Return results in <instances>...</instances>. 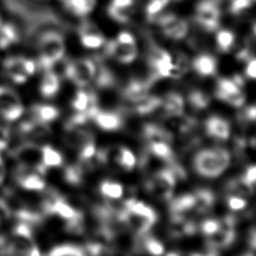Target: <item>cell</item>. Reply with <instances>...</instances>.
<instances>
[{
  "instance_id": "6da1fadb",
  "label": "cell",
  "mask_w": 256,
  "mask_h": 256,
  "mask_svg": "<svg viewBox=\"0 0 256 256\" xmlns=\"http://www.w3.org/2000/svg\"><path fill=\"white\" fill-rule=\"evenodd\" d=\"M38 65L43 69H52L65 54V43L60 32L49 30L43 32L37 39Z\"/></svg>"
},
{
  "instance_id": "7a4b0ae2",
  "label": "cell",
  "mask_w": 256,
  "mask_h": 256,
  "mask_svg": "<svg viewBox=\"0 0 256 256\" xmlns=\"http://www.w3.org/2000/svg\"><path fill=\"white\" fill-rule=\"evenodd\" d=\"M230 164V155L222 148L205 149L198 152L194 158V167L203 177L214 178L222 174Z\"/></svg>"
},
{
  "instance_id": "3957f363",
  "label": "cell",
  "mask_w": 256,
  "mask_h": 256,
  "mask_svg": "<svg viewBox=\"0 0 256 256\" xmlns=\"http://www.w3.org/2000/svg\"><path fill=\"white\" fill-rule=\"evenodd\" d=\"M4 254L37 256L40 255L39 248L34 241L31 225L20 221L13 227L6 241Z\"/></svg>"
},
{
  "instance_id": "277c9868",
  "label": "cell",
  "mask_w": 256,
  "mask_h": 256,
  "mask_svg": "<svg viewBox=\"0 0 256 256\" xmlns=\"http://www.w3.org/2000/svg\"><path fill=\"white\" fill-rule=\"evenodd\" d=\"M96 73V62L89 58H80L66 63L64 75L76 86L86 87L93 79Z\"/></svg>"
},
{
  "instance_id": "5b68a950",
  "label": "cell",
  "mask_w": 256,
  "mask_h": 256,
  "mask_svg": "<svg viewBox=\"0 0 256 256\" xmlns=\"http://www.w3.org/2000/svg\"><path fill=\"white\" fill-rule=\"evenodd\" d=\"M175 183L176 174L172 168H169L156 172L147 182L146 186L148 191L157 199L169 200L173 194Z\"/></svg>"
},
{
  "instance_id": "8992f818",
  "label": "cell",
  "mask_w": 256,
  "mask_h": 256,
  "mask_svg": "<svg viewBox=\"0 0 256 256\" xmlns=\"http://www.w3.org/2000/svg\"><path fill=\"white\" fill-rule=\"evenodd\" d=\"M13 154L19 163V166L36 170L42 175L46 173L42 165L41 145L26 141L25 143L18 146L14 150Z\"/></svg>"
},
{
  "instance_id": "52a82bcc",
  "label": "cell",
  "mask_w": 256,
  "mask_h": 256,
  "mask_svg": "<svg viewBox=\"0 0 256 256\" xmlns=\"http://www.w3.org/2000/svg\"><path fill=\"white\" fill-rule=\"evenodd\" d=\"M24 113L19 95L11 88L0 86V116L7 122L18 120Z\"/></svg>"
},
{
  "instance_id": "ba28073f",
  "label": "cell",
  "mask_w": 256,
  "mask_h": 256,
  "mask_svg": "<svg viewBox=\"0 0 256 256\" xmlns=\"http://www.w3.org/2000/svg\"><path fill=\"white\" fill-rule=\"evenodd\" d=\"M197 23L206 31H215L219 26L220 9L214 0H203L196 8Z\"/></svg>"
},
{
  "instance_id": "9c48e42d",
  "label": "cell",
  "mask_w": 256,
  "mask_h": 256,
  "mask_svg": "<svg viewBox=\"0 0 256 256\" xmlns=\"http://www.w3.org/2000/svg\"><path fill=\"white\" fill-rule=\"evenodd\" d=\"M162 32L169 38L179 40L186 36L188 32V24L185 20L174 14H164L155 17Z\"/></svg>"
},
{
  "instance_id": "30bf717a",
  "label": "cell",
  "mask_w": 256,
  "mask_h": 256,
  "mask_svg": "<svg viewBox=\"0 0 256 256\" xmlns=\"http://www.w3.org/2000/svg\"><path fill=\"white\" fill-rule=\"evenodd\" d=\"M15 176L17 184L26 191L43 192L46 189V182L43 175L36 170L19 166Z\"/></svg>"
},
{
  "instance_id": "8fae6325",
  "label": "cell",
  "mask_w": 256,
  "mask_h": 256,
  "mask_svg": "<svg viewBox=\"0 0 256 256\" xmlns=\"http://www.w3.org/2000/svg\"><path fill=\"white\" fill-rule=\"evenodd\" d=\"M149 65L155 78L170 77L173 67V60L171 55L161 48H154L149 55Z\"/></svg>"
},
{
  "instance_id": "7c38bea8",
  "label": "cell",
  "mask_w": 256,
  "mask_h": 256,
  "mask_svg": "<svg viewBox=\"0 0 256 256\" xmlns=\"http://www.w3.org/2000/svg\"><path fill=\"white\" fill-rule=\"evenodd\" d=\"M105 53L120 63L128 64L137 57L136 43L126 44L116 39L110 40L105 45Z\"/></svg>"
},
{
  "instance_id": "4fadbf2b",
  "label": "cell",
  "mask_w": 256,
  "mask_h": 256,
  "mask_svg": "<svg viewBox=\"0 0 256 256\" xmlns=\"http://www.w3.org/2000/svg\"><path fill=\"white\" fill-rule=\"evenodd\" d=\"M81 44L88 49H96L104 44V36L101 31L91 22H84L79 28Z\"/></svg>"
},
{
  "instance_id": "5bb4252c",
  "label": "cell",
  "mask_w": 256,
  "mask_h": 256,
  "mask_svg": "<svg viewBox=\"0 0 256 256\" xmlns=\"http://www.w3.org/2000/svg\"><path fill=\"white\" fill-rule=\"evenodd\" d=\"M4 71L16 84L25 83L29 77L25 70V57L21 56L7 58L4 62Z\"/></svg>"
},
{
  "instance_id": "9a60e30c",
  "label": "cell",
  "mask_w": 256,
  "mask_h": 256,
  "mask_svg": "<svg viewBox=\"0 0 256 256\" xmlns=\"http://www.w3.org/2000/svg\"><path fill=\"white\" fill-rule=\"evenodd\" d=\"M155 222H156L155 218L146 217L128 210L124 220V224H126L133 232L139 235H143L147 233L150 230V228L154 225Z\"/></svg>"
},
{
  "instance_id": "2e32d148",
  "label": "cell",
  "mask_w": 256,
  "mask_h": 256,
  "mask_svg": "<svg viewBox=\"0 0 256 256\" xmlns=\"http://www.w3.org/2000/svg\"><path fill=\"white\" fill-rule=\"evenodd\" d=\"M60 89V78L52 69L44 70L39 84V92L44 98L54 97Z\"/></svg>"
},
{
  "instance_id": "e0dca14e",
  "label": "cell",
  "mask_w": 256,
  "mask_h": 256,
  "mask_svg": "<svg viewBox=\"0 0 256 256\" xmlns=\"http://www.w3.org/2000/svg\"><path fill=\"white\" fill-rule=\"evenodd\" d=\"M92 119L100 129L106 131H114L122 126V118L118 113L115 112L101 111L98 109L93 115Z\"/></svg>"
},
{
  "instance_id": "ac0fdd59",
  "label": "cell",
  "mask_w": 256,
  "mask_h": 256,
  "mask_svg": "<svg viewBox=\"0 0 256 256\" xmlns=\"http://www.w3.org/2000/svg\"><path fill=\"white\" fill-rule=\"evenodd\" d=\"M60 115L59 109L50 104H34L30 110V116L37 122L48 124L55 121Z\"/></svg>"
},
{
  "instance_id": "d6986e66",
  "label": "cell",
  "mask_w": 256,
  "mask_h": 256,
  "mask_svg": "<svg viewBox=\"0 0 256 256\" xmlns=\"http://www.w3.org/2000/svg\"><path fill=\"white\" fill-rule=\"evenodd\" d=\"M206 133L214 138L225 140L230 135V125L229 123L218 116H212L207 119L205 123Z\"/></svg>"
},
{
  "instance_id": "ffe728a7",
  "label": "cell",
  "mask_w": 256,
  "mask_h": 256,
  "mask_svg": "<svg viewBox=\"0 0 256 256\" xmlns=\"http://www.w3.org/2000/svg\"><path fill=\"white\" fill-rule=\"evenodd\" d=\"M170 232L175 237L192 235L196 232V225L185 215L172 214L170 222Z\"/></svg>"
},
{
  "instance_id": "44dd1931",
  "label": "cell",
  "mask_w": 256,
  "mask_h": 256,
  "mask_svg": "<svg viewBox=\"0 0 256 256\" xmlns=\"http://www.w3.org/2000/svg\"><path fill=\"white\" fill-rule=\"evenodd\" d=\"M150 87V81L142 80H132L123 90V96L128 101L134 103L141 98L148 95V90Z\"/></svg>"
},
{
  "instance_id": "7402d4cb",
  "label": "cell",
  "mask_w": 256,
  "mask_h": 256,
  "mask_svg": "<svg viewBox=\"0 0 256 256\" xmlns=\"http://www.w3.org/2000/svg\"><path fill=\"white\" fill-rule=\"evenodd\" d=\"M42 165L45 171L50 168H59L64 164L63 155L49 144L41 145Z\"/></svg>"
},
{
  "instance_id": "603a6c76",
  "label": "cell",
  "mask_w": 256,
  "mask_h": 256,
  "mask_svg": "<svg viewBox=\"0 0 256 256\" xmlns=\"http://www.w3.org/2000/svg\"><path fill=\"white\" fill-rule=\"evenodd\" d=\"M194 70L202 76H210L216 72V59L209 54H201L193 60Z\"/></svg>"
},
{
  "instance_id": "cb8c5ba5",
  "label": "cell",
  "mask_w": 256,
  "mask_h": 256,
  "mask_svg": "<svg viewBox=\"0 0 256 256\" xmlns=\"http://www.w3.org/2000/svg\"><path fill=\"white\" fill-rule=\"evenodd\" d=\"M164 111L170 116H180L184 110V100L182 96L176 92H171L166 95L161 101Z\"/></svg>"
},
{
  "instance_id": "d4e9b609",
  "label": "cell",
  "mask_w": 256,
  "mask_h": 256,
  "mask_svg": "<svg viewBox=\"0 0 256 256\" xmlns=\"http://www.w3.org/2000/svg\"><path fill=\"white\" fill-rule=\"evenodd\" d=\"M143 134L149 144L156 142L170 143L172 140V135L166 129L155 124H146L143 130Z\"/></svg>"
},
{
  "instance_id": "484cf974",
  "label": "cell",
  "mask_w": 256,
  "mask_h": 256,
  "mask_svg": "<svg viewBox=\"0 0 256 256\" xmlns=\"http://www.w3.org/2000/svg\"><path fill=\"white\" fill-rule=\"evenodd\" d=\"M214 195L210 190L200 189L194 194V207L193 211L204 214L207 213L213 206Z\"/></svg>"
},
{
  "instance_id": "4316f807",
  "label": "cell",
  "mask_w": 256,
  "mask_h": 256,
  "mask_svg": "<svg viewBox=\"0 0 256 256\" xmlns=\"http://www.w3.org/2000/svg\"><path fill=\"white\" fill-rule=\"evenodd\" d=\"M68 11L75 16H86L94 8L96 0H64Z\"/></svg>"
},
{
  "instance_id": "83f0119b",
  "label": "cell",
  "mask_w": 256,
  "mask_h": 256,
  "mask_svg": "<svg viewBox=\"0 0 256 256\" xmlns=\"http://www.w3.org/2000/svg\"><path fill=\"white\" fill-rule=\"evenodd\" d=\"M194 207V195L186 194L181 195L170 202L169 208L171 214L185 215L187 212L192 211Z\"/></svg>"
},
{
  "instance_id": "f1b7e54d",
  "label": "cell",
  "mask_w": 256,
  "mask_h": 256,
  "mask_svg": "<svg viewBox=\"0 0 256 256\" xmlns=\"http://www.w3.org/2000/svg\"><path fill=\"white\" fill-rule=\"evenodd\" d=\"M227 188L230 192V195H237V196L246 198L253 194L252 184L249 183L248 181H246L243 176L240 178L231 180L228 183Z\"/></svg>"
},
{
  "instance_id": "f546056e",
  "label": "cell",
  "mask_w": 256,
  "mask_h": 256,
  "mask_svg": "<svg viewBox=\"0 0 256 256\" xmlns=\"http://www.w3.org/2000/svg\"><path fill=\"white\" fill-rule=\"evenodd\" d=\"M161 99L153 95H146L140 100L134 102V110L140 115H146L152 113L161 105Z\"/></svg>"
},
{
  "instance_id": "4dcf8cb0",
  "label": "cell",
  "mask_w": 256,
  "mask_h": 256,
  "mask_svg": "<svg viewBox=\"0 0 256 256\" xmlns=\"http://www.w3.org/2000/svg\"><path fill=\"white\" fill-rule=\"evenodd\" d=\"M85 249L79 245L72 243H64L59 244L51 248L48 252V255L51 256H82L85 255Z\"/></svg>"
},
{
  "instance_id": "1f68e13d",
  "label": "cell",
  "mask_w": 256,
  "mask_h": 256,
  "mask_svg": "<svg viewBox=\"0 0 256 256\" xmlns=\"http://www.w3.org/2000/svg\"><path fill=\"white\" fill-rule=\"evenodd\" d=\"M125 206L128 211H131V212H134V213L146 216V217L157 219V215H156V212L154 211V209L152 207L148 206L147 204H145L144 202H141V201H138L135 199H130L125 202Z\"/></svg>"
},
{
  "instance_id": "d6a6232c",
  "label": "cell",
  "mask_w": 256,
  "mask_h": 256,
  "mask_svg": "<svg viewBox=\"0 0 256 256\" xmlns=\"http://www.w3.org/2000/svg\"><path fill=\"white\" fill-rule=\"evenodd\" d=\"M100 192L109 199H119L123 195V187L118 182L103 181L100 184Z\"/></svg>"
},
{
  "instance_id": "836d02e7",
  "label": "cell",
  "mask_w": 256,
  "mask_h": 256,
  "mask_svg": "<svg viewBox=\"0 0 256 256\" xmlns=\"http://www.w3.org/2000/svg\"><path fill=\"white\" fill-rule=\"evenodd\" d=\"M149 147H150V152L156 157L170 163L173 162V152L169 143L156 142V143L149 144Z\"/></svg>"
},
{
  "instance_id": "e575fe53",
  "label": "cell",
  "mask_w": 256,
  "mask_h": 256,
  "mask_svg": "<svg viewBox=\"0 0 256 256\" xmlns=\"http://www.w3.org/2000/svg\"><path fill=\"white\" fill-rule=\"evenodd\" d=\"M235 41V35L232 31L223 29L217 32L216 34V44L220 51L227 52L229 51Z\"/></svg>"
},
{
  "instance_id": "d590c367",
  "label": "cell",
  "mask_w": 256,
  "mask_h": 256,
  "mask_svg": "<svg viewBox=\"0 0 256 256\" xmlns=\"http://www.w3.org/2000/svg\"><path fill=\"white\" fill-rule=\"evenodd\" d=\"M116 160L121 167L126 170H131L136 164L134 154L126 147H120L116 153Z\"/></svg>"
},
{
  "instance_id": "8d00e7d4",
  "label": "cell",
  "mask_w": 256,
  "mask_h": 256,
  "mask_svg": "<svg viewBox=\"0 0 256 256\" xmlns=\"http://www.w3.org/2000/svg\"><path fill=\"white\" fill-rule=\"evenodd\" d=\"M239 90H241V86L234 79L223 78V79H220L217 83L216 96L219 98L222 95L234 93Z\"/></svg>"
},
{
  "instance_id": "74e56055",
  "label": "cell",
  "mask_w": 256,
  "mask_h": 256,
  "mask_svg": "<svg viewBox=\"0 0 256 256\" xmlns=\"http://www.w3.org/2000/svg\"><path fill=\"white\" fill-rule=\"evenodd\" d=\"M189 102L196 109H203L209 105V96L199 90H194L189 94Z\"/></svg>"
},
{
  "instance_id": "f35d334b",
  "label": "cell",
  "mask_w": 256,
  "mask_h": 256,
  "mask_svg": "<svg viewBox=\"0 0 256 256\" xmlns=\"http://www.w3.org/2000/svg\"><path fill=\"white\" fill-rule=\"evenodd\" d=\"M169 0H149L146 5V13L147 16L151 19L157 17L164 7L168 4Z\"/></svg>"
},
{
  "instance_id": "ab89813d",
  "label": "cell",
  "mask_w": 256,
  "mask_h": 256,
  "mask_svg": "<svg viewBox=\"0 0 256 256\" xmlns=\"http://www.w3.org/2000/svg\"><path fill=\"white\" fill-rule=\"evenodd\" d=\"M219 99H221L224 102H226L232 106H235V107H240L245 102V96H244V93L242 92V90H239L234 93L222 95L219 97Z\"/></svg>"
},
{
  "instance_id": "60d3db41",
  "label": "cell",
  "mask_w": 256,
  "mask_h": 256,
  "mask_svg": "<svg viewBox=\"0 0 256 256\" xmlns=\"http://www.w3.org/2000/svg\"><path fill=\"white\" fill-rule=\"evenodd\" d=\"M144 248L151 254L154 255H161L164 251V247L160 241L153 237H146L144 238L143 242Z\"/></svg>"
},
{
  "instance_id": "b9f144b4",
  "label": "cell",
  "mask_w": 256,
  "mask_h": 256,
  "mask_svg": "<svg viewBox=\"0 0 256 256\" xmlns=\"http://www.w3.org/2000/svg\"><path fill=\"white\" fill-rule=\"evenodd\" d=\"M255 0H231L230 1V12L234 15L241 14L247 9L251 8Z\"/></svg>"
},
{
  "instance_id": "7bdbcfd3",
  "label": "cell",
  "mask_w": 256,
  "mask_h": 256,
  "mask_svg": "<svg viewBox=\"0 0 256 256\" xmlns=\"http://www.w3.org/2000/svg\"><path fill=\"white\" fill-rule=\"evenodd\" d=\"M108 14L113 20H115L119 23H126L129 20L131 12L127 11V10H119V9H116V8H113V7L109 6L108 7Z\"/></svg>"
},
{
  "instance_id": "ee69618b",
  "label": "cell",
  "mask_w": 256,
  "mask_h": 256,
  "mask_svg": "<svg viewBox=\"0 0 256 256\" xmlns=\"http://www.w3.org/2000/svg\"><path fill=\"white\" fill-rule=\"evenodd\" d=\"M201 231L209 236L213 233H215L219 228H220V221L218 220H214V219H208V220H205L202 222L201 224Z\"/></svg>"
},
{
  "instance_id": "f6af8a7d",
  "label": "cell",
  "mask_w": 256,
  "mask_h": 256,
  "mask_svg": "<svg viewBox=\"0 0 256 256\" xmlns=\"http://www.w3.org/2000/svg\"><path fill=\"white\" fill-rule=\"evenodd\" d=\"M227 204L231 210H242L246 206V201L243 197L237 195H229L227 198Z\"/></svg>"
},
{
  "instance_id": "bcb514c9",
  "label": "cell",
  "mask_w": 256,
  "mask_h": 256,
  "mask_svg": "<svg viewBox=\"0 0 256 256\" xmlns=\"http://www.w3.org/2000/svg\"><path fill=\"white\" fill-rule=\"evenodd\" d=\"M133 4L134 0H112L109 6L119 10L130 11V9L133 7Z\"/></svg>"
},
{
  "instance_id": "7dc6e473",
  "label": "cell",
  "mask_w": 256,
  "mask_h": 256,
  "mask_svg": "<svg viewBox=\"0 0 256 256\" xmlns=\"http://www.w3.org/2000/svg\"><path fill=\"white\" fill-rule=\"evenodd\" d=\"M10 140V132L6 127L0 126V151L6 149Z\"/></svg>"
},
{
  "instance_id": "c3c4849f",
  "label": "cell",
  "mask_w": 256,
  "mask_h": 256,
  "mask_svg": "<svg viewBox=\"0 0 256 256\" xmlns=\"http://www.w3.org/2000/svg\"><path fill=\"white\" fill-rule=\"evenodd\" d=\"M116 40L121 42V43H126V44H133V43H135V39H134L133 35L130 32H127V31L120 32L118 34Z\"/></svg>"
},
{
  "instance_id": "681fc988",
  "label": "cell",
  "mask_w": 256,
  "mask_h": 256,
  "mask_svg": "<svg viewBox=\"0 0 256 256\" xmlns=\"http://www.w3.org/2000/svg\"><path fill=\"white\" fill-rule=\"evenodd\" d=\"M245 73L249 78L256 79V58L249 60L245 69Z\"/></svg>"
},
{
  "instance_id": "f907efd6",
  "label": "cell",
  "mask_w": 256,
  "mask_h": 256,
  "mask_svg": "<svg viewBox=\"0 0 256 256\" xmlns=\"http://www.w3.org/2000/svg\"><path fill=\"white\" fill-rule=\"evenodd\" d=\"M243 177L246 181H248L251 184L256 183V165H252L248 167Z\"/></svg>"
},
{
  "instance_id": "816d5d0a",
  "label": "cell",
  "mask_w": 256,
  "mask_h": 256,
  "mask_svg": "<svg viewBox=\"0 0 256 256\" xmlns=\"http://www.w3.org/2000/svg\"><path fill=\"white\" fill-rule=\"evenodd\" d=\"M244 119L247 121H256V106H250L244 111Z\"/></svg>"
},
{
  "instance_id": "f5cc1de1",
  "label": "cell",
  "mask_w": 256,
  "mask_h": 256,
  "mask_svg": "<svg viewBox=\"0 0 256 256\" xmlns=\"http://www.w3.org/2000/svg\"><path fill=\"white\" fill-rule=\"evenodd\" d=\"M5 175H6V171H5L4 165H3V163H0V185H1L2 182L4 181Z\"/></svg>"
},
{
  "instance_id": "db71d44e",
  "label": "cell",
  "mask_w": 256,
  "mask_h": 256,
  "mask_svg": "<svg viewBox=\"0 0 256 256\" xmlns=\"http://www.w3.org/2000/svg\"><path fill=\"white\" fill-rule=\"evenodd\" d=\"M253 31H254V33H255V35H256V23H255V25H254V28H253Z\"/></svg>"
},
{
  "instance_id": "11a10c76",
  "label": "cell",
  "mask_w": 256,
  "mask_h": 256,
  "mask_svg": "<svg viewBox=\"0 0 256 256\" xmlns=\"http://www.w3.org/2000/svg\"><path fill=\"white\" fill-rule=\"evenodd\" d=\"M2 24H3V23H2V17H1V15H0V27H1Z\"/></svg>"
},
{
  "instance_id": "9f6ffc18",
  "label": "cell",
  "mask_w": 256,
  "mask_h": 256,
  "mask_svg": "<svg viewBox=\"0 0 256 256\" xmlns=\"http://www.w3.org/2000/svg\"><path fill=\"white\" fill-rule=\"evenodd\" d=\"M0 163H3V160H2V157H1V154H0Z\"/></svg>"
}]
</instances>
